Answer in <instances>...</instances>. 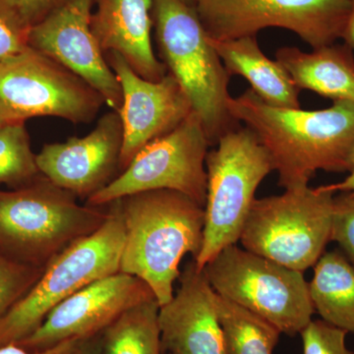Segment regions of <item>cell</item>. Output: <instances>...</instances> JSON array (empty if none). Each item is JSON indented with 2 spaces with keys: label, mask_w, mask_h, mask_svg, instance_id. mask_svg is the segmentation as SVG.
<instances>
[{
  "label": "cell",
  "mask_w": 354,
  "mask_h": 354,
  "mask_svg": "<svg viewBox=\"0 0 354 354\" xmlns=\"http://www.w3.org/2000/svg\"><path fill=\"white\" fill-rule=\"evenodd\" d=\"M230 76L244 77L251 90L266 104L300 109V88L278 60L266 57L257 36L216 41L209 38Z\"/></svg>",
  "instance_id": "obj_19"
},
{
  "label": "cell",
  "mask_w": 354,
  "mask_h": 354,
  "mask_svg": "<svg viewBox=\"0 0 354 354\" xmlns=\"http://www.w3.org/2000/svg\"><path fill=\"white\" fill-rule=\"evenodd\" d=\"M330 241L337 242L342 253L354 265V196L344 193L335 197Z\"/></svg>",
  "instance_id": "obj_27"
},
{
  "label": "cell",
  "mask_w": 354,
  "mask_h": 354,
  "mask_svg": "<svg viewBox=\"0 0 354 354\" xmlns=\"http://www.w3.org/2000/svg\"><path fill=\"white\" fill-rule=\"evenodd\" d=\"M95 0H62L32 26L29 46L57 60L102 95L111 111L122 104V91L91 27Z\"/></svg>",
  "instance_id": "obj_13"
},
{
  "label": "cell",
  "mask_w": 354,
  "mask_h": 354,
  "mask_svg": "<svg viewBox=\"0 0 354 354\" xmlns=\"http://www.w3.org/2000/svg\"><path fill=\"white\" fill-rule=\"evenodd\" d=\"M342 39H344V43L348 44L354 50V0H351V14H349L348 24H346Z\"/></svg>",
  "instance_id": "obj_32"
},
{
  "label": "cell",
  "mask_w": 354,
  "mask_h": 354,
  "mask_svg": "<svg viewBox=\"0 0 354 354\" xmlns=\"http://www.w3.org/2000/svg\"><path fill=\"white\" fill-rule=\"evenodd\" d=\"M218 295V293H216ZM225 354H272L281 332L262 317L216 295Z\"/></svg>",
  "instance_id": "obj_22"
},
{
  "label": "cell",
  "mask_w": 354,
  "mask_h": 354,
  "mask_svg": "<svg viewBox=\"0 0 354 354\" xmlns=\"http://www.w3.org/2000/svg\"><path fill=\"white\" fill-rule=\"evenodd\" d=\"M102 333L82 339L72 354H101Z\"/></svg>",
  "instance_id": "obj_30"
},
{
  "label": "cell",
  "mask_w": 354,
  "mask_h": 354,
  "mask_svg": "<svg viewBox=\"0 0 354 354\" xmlns=\"http://www.w3.org/2000/svg\"><path fill=\"white\" fill-rule=\"evenodd\" d=\"M194 9L209 38L216 41L277 27L295 32L314 50L342 39L351 0H195Z\"/></svg>",
  "instance_id": "obj_10"
},
{
  "label": "cell",
  "mask_w": 354,
  "mask_h": 354,
  "mask_svg": "<svg viewBox=\"0 0 354 354\" xmlns=\"http://www.w3.org/2000/svg\"><path fill=\"white\" fill-rule=\"evenodd\" d=\"M106 206V223L57 254L31 290L0 319V346L23 341L60 302L93 281L120 272L124 227L118 203Z\"/></svg>",
  "instance_id": "obj_5"
},
{
  "label": "cell",
  "mask_w": 354,
  "mask_h": 354,
  "mask_svg": "<svg viewBox=\"0 0 354 354\" xmlns=\"http://www.w3.org/2000/svg\"><path fill=\"white\" fill-rule=\"evenodd\" d=\"M81 341L70 339L57 344L55 348L41 351H30L17 344H9L0 346V354H72L75 351Z\"/></svg>",
  "instance_id": "obj_29"
},
{
  "label": "cell",
  "mask_w": 354,
  "mask_h": 354,
  "mask_svg": "<svg viewBox=\"0 0 354 354\" xmlns=\"http://www.w3.org/2000/svg\"><path fill=\"white\" fill-rule=\"evenodd\" d=\"M206 158L207 196L198 269L241 239L258 186L274 171L264 147L249 128L223 135Z\"/></svg>",
  "instance_id": "obj_6"
},
{
  "label": "cell",
  "mask_w": 354,
  "mask_h": 354,
  "mask_svg": "<svg viewBox=\"0 0 354 354\" xmlns=\"http://www.w3.org/2000/svg\"><path fill=\"white\" fill-rule=\"evenodd\" d=\"M204 272L218 295L262 317L281 334H300L312 321L315 309L304 272L236 244L221 250Z\"/></svg>",
  "instance_id": "obj_8"
},
{
  "label": "cell",
  "mask_w": 354,
  "mask_h": 354,
  "mask_svg": "<svg viewBox=\"0 0 354 354\" xmlns=\"http://www.w3.org/2000/svg\"><path fill=\"white\" fill-rule=\"evenodd\" d=\"M24 122L0 127V184L23 186L41 176Z\"/></svg>",
  "instance_id": "obj_23"
},
{
  "label": "cell",
  "mask_w": 354,
  "mask_h": 354,
  "mask_svg": "<svg viewBox=\"0 0 354 354\" xmlns=\"http://www.w3.org/2000/svg\"><path fill=\"white\" fill-rule=\"evenodd\" d=\"M122 144L120 114L111 111L86 136L46 144L36 155L37 165L51 183L87 201L118 176Z\"/></svg>",
  "instance_id": "obj_15"
},
{
  "label": "cell",
  "mask_w": 354,
  "mask_h": 354,
  "mask_svg": "<svg viewBox=\"0 0 354 354\" xmlns=\"http://www.w3.org/2000/svg\"><path fill=\"white\" fill-rule=\"evenodd\" d=\"M157 299L137 304L102 332L101 354H162Z\"/></svg>",
  "instance_id": "obj_21"
},
{
  "label": "cell",
  "mask_w": 354,
  "mask_h": 354,
  "mask_svg": "<svg viewBox=\"0 0 354 354\" xmlns=\"http://www.w3.org/2000/svg\"><path fill=\"white\" fill-rule=\"evenodd\" d=\"M104 104L81 77L30 46L0 64V118L6 123L39 116L88 123Z\"/></svg>",
  "instance_id": "obj_9"
},
{
  "label": "cell",
  "mask_w": 354,
  "mask_h": 354,
  "mask_svg": "<svg viewBox=\"0 0 354 354\" xmlns=\"http://www.w3.org/2000/svg\"><path fill=\"white\" fill-rule=\"evenodd\" d=\"M4 123H6V122H4V120H2L1 118H0V127H1V125H3Z\"/></svg>",
  "instance_id": "obj_34"
},
{
  "label": "cell",
  "mask_w": 354,
  "mask_h": 354,
  "mask_svg": "<svg viewBox=\"0 0 354 354\" xmlns=\"http://www.w3.org/2000/svg\"><path fill=\"white\" fill-rule=\"evenodd\" d=\"M308 286L312 304L322 320L354 335V265L344 253H324L314 265Z\"/></svg>",
  "instance_id": "obj_20"
},
{
  "label": "cell",
  "mask_w": 354,
  "mask_h": 354,
  "mask_svg": "<svg viewBox=\"0 0 354 354\" xmlns=\"http://www.w3.org/2000/svg\"><path fill=\"white\" fill-rule=\"evenodd\" d=\"M122 91L123 144L120 172L151 142L178 127L193 113L187 95L169 73L153 82L142 78L118 53H104Z\"/></svg>",
  "instance_id": "obj_14"
},
{
  "label": "cell",
  "mask_w": 354,
  "mask_h": 354,
  "mask_svg": "<svg viewBox=\"0 0 354 354\" xmlns=\"http://www.w3.org/2000/svg\"><path fill=\"white\" fill-rule=\"evenodd\" d=\"M153 298L145 281L116 272L93 281L60 302L38 329L17 344L30 351H41L70 339L82 341L101 334L127 310Z\"/></svg>",
  "instance_id": "obj_12"
},
{
  "label": "cell",
  "mask_w": 354,
  "mask_h": 354,
  "mask_svg": "<svg viewBox=\"0 0 354 354\" xmlns=\"http://www.w3.org/2000/svg\"><path fill=\"white\" fill-rule=\"evenodd\" d=\"M180 286L160 306L162 354H225L216 292L193 260L179 277Z\"/></svg>",
  "instance_id": "obj_16"
},
{
  "label": "cell",
  "mask_w": 354,
  "mask_h": 354,
  "mask_svg": "<svg viewBox=\"0 0 354 354\" xmlns=\"http://www.w3.org/2000/svg\"><path fill=\"white\" fill-rule=\"evenodd\" d=\"M44 268L22 264L0 253V319L31 290Z\"/></svg>",
  "instance_id": "obj_24"
},
{
  "label": "cell",
  "mask_w": 354,
  "mask_h": 354,
  "mask_svg": "<svg viewBox=\"0 0 354 354\" xmlns=\"http://www.w3.org/2000/svg\"><path fill=\"white\" fill-rule=\"evenodd\" d=\"M91 27L104 53L113 51L142 78L162 80L167 70L153 48V0H95Z\"/></svg>",
  "instance_id": "obj_17"
},
{
  "label": "cell",
  "mask_w": 354,
  "mask_h": 354,
  "mask_svg": "<svg viewBox=\"0 0 354 354\" xmlns=\"http://www.w3.org/2000/svg\"><path fill=\"white\" fill-rule=\"evenodd\" d=\"M114 202L124 227L120 272L145 281L160 306L169 304L184 256L192 254L195 260L201 252L204 207L183 193L165 189Z\"/></svg>",
  "instance_id": "obj_2"
},
{
  "label": "cell",
  "mask_w": 354,
  "mask_h": 354,
  "mask_svg": "<svg viewBox=\"0 0 354 354\" xmlns=\"http://www.w3.org/2000/svg\"><path fill=\"white\" fill-rule=\"evenodd\" d=\"M276 60L300 90L354 104V50L348 44L335 43L310 53L283 46L277 50Z\"/></svg>",
  "instance_id": "obj_18"
},
{
  "label": "cell",
  "mask_w": 354,
  "mask_h": 354,
  "mask_svg": "<svg viewBox=\"0 0 354 354\" xmlns=\"http://www.w3.org/2000/svg\"><path fill=\"white\" fill-rule=\"evenodd\" d=\"M158 53L167 73L187 95L209 146L241 127L228 109L230 74L209 41L194 7L183 0H153Z\"/></svg>",
  "instance_id": "obj_3"
},
{
  "label": "cell",
  "mask_w": 354,
  "mask_h": 354,
  "mask_svg": "<svg viewBox=\"0 0 354 354\" xmlns=\"http://www.w3.org/2000/svg\"><path fill=\"white\" fill-rule=\"evenodd\" d=\"M304 354H354L346 346V330L323 320H312L300 332Z\"/></svg>",
  "instance_id": "obj_25"
},
{
  "label": "cell",
  "mask_w": 354,
  "mask_h": 354,
  "mask_svg": "<svg viewBox=\"0 0 354 354\" xmlns=\"http://www.w3.org/2000/svg\"><path fill=\"white\" fill-rule=\"evenodd\" d=\"M228 109L256 135L286 189L308 185L318 171L342 174L353 169V102H334L319 111L276 108L248 88L232 97Z\"/></svg>",
  "instance_id": "obj_1"
},
{
  "label": "cell",
  "mask_w": 354,
  "mask_h": 354,
  "mask_svg": "<svg viewBox=\"0 0 354 354\" xmlns=\"http://www.w3.org/2000/svg\"><path fill=\"white\" fill-rule=\"evenodd\" d=\"M76 196L41 174L13 191H0V253L44 268L70 244L94 234L108 209L79 204Z\"/></svg>",
  "instance_id": "obj_4"
},
{
  "label": "cell",
  "mask_w": 354,
  "mask_h": 354,
  "mask_svg": "<svg viewBox=\"0 0 354 354\" xmlns=\"http://www.w3.org/2000/svg\"><path fill=\"white\" fill-rule=\"evenodd\" d=\"M334 201L335 193L323 185L255 199L239 241L247 251L304 272L330 241Z\"/></svg>",
  "instance_id": "obj_7"
},
{
  "label": "cell",
  "mask_w": 354,
  "mask_h": 354,
  "mask_svg": "<svg viewBox=\"0 0 354 354\" xmlns=\"http://www.w3.org/2000/svg\"><path fill=\"white\" fill-rule=\"evenodd\" d=\"M30 27L37 24L62 0H4Z\"/></svg>",
  "instance_id": "obj_28"
},
{
  "label": "cell",
  "mask_w": 354,
  "mask_h": 354,
  "mask_svg": "<svg viewBox=\"0 0 354 354\" xmlns=\"http://www.w3.org/2000/svg\"><path fill=\"white\" fill-rule=\"evenodd\" d=\"M348 176L341 181V183L328 184V185H323L326 190L330 191L333 193L344 192L348 193V194L353 195L354 196V156L353 169L348 172Z\"/></svg>",
  "instance_id": "obj_31"
},
{
  "label": "cell",
  "mask_w": 354,
  "mask_h": 354,
  "mask_svg": "<svg viewBox=\"0 0 354 354\" xmlns=\"http://www.w3.org/2000/svg\"><path fill=\"white\" fill-rule=\"evenodd\" d=\"M209 144L193 111L171 132L144 147L129 165L86 204L104 207L116 200L153 190L183 193L204 207L206 158Z\"/></svg>",
  "instance_id": "obj_11"
},
{
  "label": "cell",
  "mask_w": 354,
  "mask_h": 354,
  "mask_svg": "<svg viewBox=\"0 0 354 354\" xmlns=\"http://www.w3.org/2000/svg\"><path fill=\"white\" fill-rule=\"evenodd\" d=\"M183 2H185L188 6L194 7L195 0H183Z\"/></svg>",
  "instance_id": "obj_33"
},
{
  "label": "cell",
  "mask_w": 354,
  "mask_h": 354,
  "mask_svg": "<svg viewBox=\"0 0 354 354\" xmlns=\"http://www.w3.org/2000/svg\"><path fill=\"white\" fill-rule=\"evenodd\" d=\"M30 29L12 7L0 0V64L29 46Z\"/></svg>",
  "instance_id": "obj_26"
}]
</instances>
